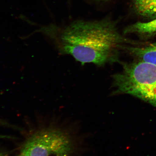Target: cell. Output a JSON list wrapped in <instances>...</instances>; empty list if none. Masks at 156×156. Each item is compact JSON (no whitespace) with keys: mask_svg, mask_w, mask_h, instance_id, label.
<instances>
[{"mask_svg":"<svg viewBox=\"0 0 156 156\" xmlns=\"http://www.w3.org/2000/svg\"><path fill=\"white\" fill-rule=\"evenodd\" d=\"M75 149L73 138L69 134L49 128L33 134L25 142L21 151L29 156H71Z\"/></svg>","mask_w":156,"mask_h":156,"instance_id":"3957f363","label":"cell"},{"mask_svg":"<svg viewBox=\"0 0 156 156\" xmlns=\"http://www.w3.org/2000/svg\"><path fill=\"white\" fill-rule=\"evenodd\" d=\"M132 3L138 16L149 21L156 18V0H132Z\"/></svg>","mask_w":156,"mask_h":156,"instance_id":"5b68a950","label":"cell"},{"mask_svg":"<svg viewBox=\"0 0 156 156\" xmlns=\"http://www.w3.org/2000/svg\"><path fill=\"white\" fill-rule=\"evenodd\" d=\"M17 156H29L28 154H27L26 153H24V152H23L22 151H21V153L19 155H17Z\"/></svg>","mask_w":156,"mask_h":156,"instance_id":"52a82bcc","label":"cell"},{"mask_svg":"<svg viewBox=\"0 0 156 156\" xmlns=\"http://www.w3.org/2000/svg\"><path fill=\"white\" fill-rule=\"evenodd\" d=\"M0 138H12L10 136L0 135Z\"/></svg>","mask_w":156,"mask_h":156,"instance_id":"8992f818","label":"cell"},{"mask_svg":"<svg viewBox=\"0 0 156 156\" xmlns=\"http://www.w3.org/2000/svg\"><path fill=\"white\" fill-rule=\"evenodd\" d=\"M52 33L60 53L71 56L82 64L99 66L118 62L125 44L130 43L110 19L77 20Z\"/></svg>","mask_w":156,"mask_h":156,"instance_id":"6da1fadb","label":"cell"},{"mask_svg":"<svg viewBox=\"0 0 156 156\" xmlns=\"http://www.w3.org/2000/svg\"><path fill=\"white\" fill-rule=\"evenodd\" d=\"M0 156H4L2 153H0Z\"/></svg>","mask_w":156,"mask_h":156,"instance_id":"9c48e42d","label":"cell"},{"mask_svg":"<svg viewBox=\"0 0 156 156\" xmlns=\"http://www.w3.org/2000/svg\"><path fill=\"white\" fill-rule=\"evenodd\" d=\"M125 50L139 61L156 65V42L143 47L126 46Z\"/></svg>","mask_w":156,"mask_h":156,"instance_id":"277c9868","label":"cell"},{"mask_svg":"<svg viewBox=\"0 0 156 156\" xmlns=\"http://www.w3.org/2000/svg\"><path fill=\"white\" fill-rule=\"evenodd\" d=\"M0 123H1L2 124H3V125H5L6 126L9 125L8 124H7L5 122H3L2 121H1V120H0Z\"/></svg>","mask_w":156,"mask_h":156,"instance_id":"ba28073f","label":"cell"},{"mask_svg":"<svg viewBox=\"0 0 156 156\" xmlns=\"http://www.w3.org/2000/svg\"><path fill=\"white\" fill-rule=\"evenodd\" d=\"M122 64V71L113 75L112 94L132 95L156 108V65L139 60Z\"/></svg>","mask_w":156,"mask_h":156,"instance_id":"7a4b0ae2","label":"cell"}]
</instances>
